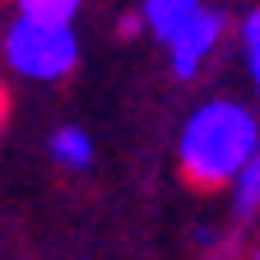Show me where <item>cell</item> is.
Listing matches in <instances>:
<instances>
[{"mask_svg": "<svg viewBox=\"0 0 260 260\" xmlns=\"http://www.w3.org/2000/svg\"><path fill=\"white\" fill-rule=\"evenodd\" d=\"M260 158V112L242 98L200 103L177 135V168L190 186H233Z\"/></svg>", "mask_w": 260, "mask_h": 260, "instance_id": "obj_1", "label": "cell"}, {"mask_svg": "<svg viewBox=\"0 0 260 260\" xmlns=\"http://www.w3.org/2000/svg\"><path fill=\"white\" fill-rule=\"evenodd\" d=\"M10 75L32 79V84H56L79 65V32L75 23H38V19H10L0 38Z\"/></svg>", "mask_w": 260, "mask_h": 260, "instance_id": "obj_2", "label": "cell"}, {"mask_svg": "<svg viewBox=\"0 0 260 260\" xmlns=\"http://www.w3.org/2000/svg\"><path fill=\"white\" fill-rule=\"evenodd\" d=\"M223 32H228V19L218 10H200L190 23H181L168 42H162V51H168V65H172V75L177 79H195L205 70V65L214 60L218 42H223Z\"/></svg>", "mask_w": 260, "mask_h": 260, "instance_id": "obj_3", "label": "cell"}, {"mask_svg": "<svg viewBox=\"0 0 260 260\" xmlns=\"http://www.w3.org/2000/svg\"><path fill=\"white\" fill-rule=\"evenodd\" d=\"M47 153L60 172H88L93 158H98V144L84 125H56L51 140H47Z\"/></svg>", "mask_w": 260, "mask_h": 260, "instance_id": "obj_4", "label": "cell"}, {"mask_svg": "<svg viewBox=\"0 0 260 260\" xmlns=\"http://www.w3.org/2000/svg\"><path fill=\"white\" fill-rule=\"evenodd\" d=\"M205 10V0H140V19L158 42H168L181 23H190Z\"/></svg>", "mask_w": 260, "mask_h": 260, "instance_id": "obj_5", "label": "cell"}, {"mask_svg": "<svg viewBox=\"0 0 260 260\" xmlns=\"http://www.w3.org/2000/svg\"><path fill=\"white\" fill-rule=\"evenodd\" d=\"M237 42H242V65H246V79H251L255 103H260V5L242 14V23H237Z\"/></svg>", "mask_w": 260, "mask_h": 260, "instance_id": "obj_6", "label": "cell"}, {"mask_svg": "<svg viewBox=\"0 0 260 260\" xmlns=\"http://www.w3.org/2000/svg\"><path fill=\"white\" fill-rule=\"evenodd\" d=\"M84 10V0H14L19 19H38V23H75Z\"/></svg>", "mask_w": 260, "mask_h": 260, "instance_id": "obj_7", "label": "cell"}, {"mask_svg": "<svg viewBox=\"0 0 260 260\" xmlns=\"http://www.w3.org/2000/svg\"><path fill=\"white\" fill-rule=\"evenodd\" d=\"M228 195H233V214L237 218H255L260 214V158L251 162L233 186H228Z\"/></svg>", "mask_w": 260, "mask_h": 260, "instance_id": "obj_8", "label": "cell"}, {"mask_svg": "<svg viewBox=\"0 0 260 260\" xmlns=\"http://www.w3.org/2000/svg\"><path fill=\"white\" fill-rule=\"evenodd\" d=\"M5 116H10V93H5V84H0V135H5Z\"/></svg>", "mask_w": 260, "mask_h": 260, "instance_id": "obj_9", "label": "cell"}, {"mask_svg": "<svg viewBox=\"0 0 260 260\" xmlns=\"http://www.w3.org/2000/svg\"><path fill=\"white\" fill-rule=\"evenodd\" d=\"M251 260H260V242H255V251H251Z\"/></svg>", "mask_w": 260, "mask_h": 260, "instance_id": "obj_10", "label": "cell"}]
</instances>
